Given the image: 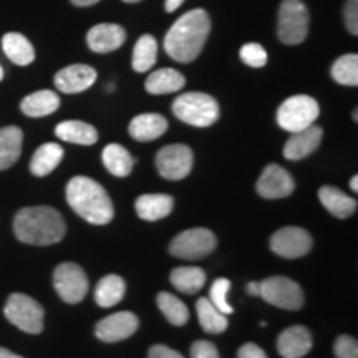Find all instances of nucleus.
I'll use <instances>...</instances> for the list:
<instances>
[{
	"mask_svg": "<svg viewBox=\"0 0 358 358\" xmlns=\"http://www.w3.org/2000/svg\"><path fill=\"white\" fill-rule=\"evenodd\" d=\"M217 239L214 232L204 227H194V229L182 231L169 244V254L185 261H196L203 259L216 249Z\"/></svg>",
	"mask_w": 358,
	"mask_h": 358,
	"instance_id": "obj_8",
	"label": "nucleus"
},
{
	"mask_svg": "<svg viewBox=\"0 0 358 358\" xmlns=\"http://www.w3.org/2000/svg\"><path fill=\"white\" fill-rule=\"evenodd\" d=\"M312 343L310 330L303 325H294L279 335L277 350L284 358H302L310 352Z\"/></svg>",
	"mask_w": 358,
	"mask_h": 358,
	"instance_id": "obj_18",
	"label": "nucleus"
},
{
	"mask_svg": "<svg viewBox=\"0 0 358 358\" xmlns=\"http://www.w3.org/2000/svg\"><path fill=\"white\" fill-rule=\"evenodd\" d=\"M310 13L302 0H284L279 8L277 35L285 45H299L307 38Z\"/></svg>",
	"mask_w": 358,
	"mask_h": 358,
	"instance_id": "obj_5",
	"label": "nucleus"
},
{
	"mask_svg": "<svg viewBox=\"0 0 358 358\" xmlns=\"http://www.w3.org/2000/svg\"><path fill=\"white\" fill-rule=\"evenodd\" d=\"M3 80V69H2V65H0V82H2Z\"/></svg>",
	"mask_w": 358,
	"mask_h": 358,
	"instance_id": "obj_47",
	"label": "nucleus"
},
{
	"mask_svg": "<svg viewBox=\"0 0 358 358\" xmlns=\"http://www.w3.org/2000/svg\"><path fill=\"white\" fill-rule=\"evenodd\" d=\"M319 103L308 95H295L285 100L277 110V123L289 133H297L315 123L319 118Z\"/></svg>",
	"mask_w": 358,
	"mask_h": 358,
	"instance_id": "obj_6",
	"label": "nucleus"
},
{
	"mask_svg": "<svg viewBox=\"0 0 358 358\" xmlns=\"http://www.w3.org/2000/svg\"><path fill=\"white\" fill-rule=\"evenodd\" d=\"M182 3H185V0H164V8H166V12L171 13L174 10H178Z\"/></svg>",
	"mask_w": 358,
	"mask_h": 358,
	"instance_id": "obj_42",
	"label": "nucleus"
},
{
	"mask_svg": "<svg viewBox=\"0 0 358 358\" xmlns=\"http://www.w3.org/2000/svg\"><path fill=\"white\" fill-rule=\"evenodd\" d=\"M194 156L189 146L186 145H169L159 150L156 155V168L164 179L179 181L191 173Z\"/></svg>",
	"mask_w": 358,
	"mask_h": 358,
	"instance_id": "obj_11",
	"label": "nucleus"
},
{
	"mask_svg": "<svg viewBox=\"0 0 358 358\" xmlns=\"http://www.w3.org/2000/svg\"><path fill=\"white\" fill-rule=\"evenodd\" d=\"M229 289H231L229 279H224V277H221V279L214 282L211 290H209V301H211L213 306L216 307L219 312H222L224 315H231V313L234 312V308L229 306V302H227L226 299Z\"/></svg>",
	"mask_w": 358,
	"mask_h": 358,
	"instance_id": "obj_35",
	"label": "nucleus"
},
{
	"mask_svg": "<svg viewBox=\"0 0 358 358\" xmlns=\"http://www.w3.org/2000/svg\"><path fill=\"white\" fill-rule=\"evenodd\" d=\"M168 120L158 113H143L134 116L129 123V136L136 141H153L168 131Z\"/></svg>",
	"mask_w": 358,
	"mask_h": 358,
	"instance_id": "obj_19",
	"label": "nucleus"
},
{
	"mask_svg": "<svg viewBox=\"0 0 358 358\" xmlns=\"http://www.w3.org/2000/svg\"><path fill=\"white\" fill-rule=\"evenodd\" d=\"M237 358H268L267 353L256 343H244L237 352Z\"/></svg>",
	"mask_w": 358,
	"mask_h": 358,
	"instance_id": "obj_40",
	"label": "nucleus"
},
{
	"mask_svg": "<svg viewBox=\"0 0 358 358\" xmlns=\"http://www.w3.org/2000/svg\"><path fill=\"white\" fill-rule=\"evenodd\" d=\"M70 2L78 7H90V6H95V3L100 2V0H70Z\"/></svg>",
	"mask_w": 358,
	"mask_h": 358,
	"instance_id": "obj_44",
	"label": "nucleus"
},
{
	"mask_svg": "<svg viewBox=\"0 0 358 358\" xmlns=\"http://www.w3.org/2000/svg\"><path fill=\"white\" fill-rule=\"evenodd\" d=\"M127 40V32L122 25L98 24L90 29L87 43L90 50L95 53H110L118 50Z\"/></svg>",
	"mask_w": 358,
	"mask_h": 358,
	"instance_id": "obj_17",
	"label": "nucleus"
},
{
	"mask_svg": "<svg viewBox=\"0 0 358 358\" xmlns=\"http://www.w3.org/2000/svg\"><path fill=\"white\" fill-rule=\"evenodd\" d=\"M140 327V320L133 312H116L96 324L95 334L101 342L115 343L131 337Z\"/></svg>",
	"mask_w": 358,
	"mask_h": 358,
	"instance_id": "obj_13",
	"label": "nucleus"
},
{
	"mask_svg": "<svg viewBox=\"0 0 358 358\" xmlns=\"http://www.w3.org/2000/svg\"><path fill=\"white\" fill-rule=\"evenodd\" d=\"M186 85L185 75L179 73L174 69H161L156 70L146 78L145 88L151 95H168V93H176Z\"/></svg>",
	"mask_w": 358,
	"mask_h": 358,
	"instance_id": "obj_23",
	"label": "nucleus"
},
{
	"mask_svg": "<svg viewBox=\"0 0 358 358\" xmlns=\"http://www.w3.org/2000/svg\"><path fill=\"white\" fill-rule=\"evenodd\" d=\"M138 216L145 221H159L169 216L174 208V199L168 194H143L134 203Z\"/></svg>",
	"mask_w": 358,
	"mask_h": 358,
	"instance_id": "obj_22",
	"label": "nucleus"
},
{
	"mask_svg": "<svg viewBox=\"0 0 358 358\" xmlns=\"http://www.w3.org/2000/svg\"><path fill=\"white\" fill-rule=\"evenodd\" d=\"M60 108V96L52 90H40L30 93L20 103V110L30 118H42L48 116Z\"/></svg>",
	"mask_w": 358,
	"mask_h": 358,
	"instance_id": "obj_21",
	"label": "nucleus"
},
{
	"mask_svg": "<svg viewBox=\"0 0 358 358\" xmlns=\"http://www.w3.org/2000/svg\"><path fill=\"white\" fill-rule=\"evenodd\" d=\"M350 187H352V191L358 192V176H353L350 179Z\"/></svg>",
	"mask_w": 358,
	"mask_h": 358,
	"instance_id": "obj_46",
	"label": "nucleus"
},
{
	"mask_svg": "<svg viewBox=\"0 0 358 358\" xmlns=\"http://www.w3.org/2000/svg\"><path fill=\"white\" fill-rule=\"evenodd\" d=\"M66 201L70 208L95 226H105L113 219L115 209L108 192L100 182L88 176H75L66 185Z\"/></svg>",
	"mask_w": 358,
	"mask_h": 358,
	"instance_id": "obj_3",
	"label": "nucleus"
},
{
	"mask_svg": "<svg viewBox=\"0 0 358 358\" xmlns=\"http://www.w3.org/2000/svg\"><path fill=\"white\" fill-rule=\"evenodd\" d=\"M335 358H358V343L350 335H340L334 345Z\"/></svg>",
	"mask_w": 358,
	"mask_h": 358,
	"instance_id": "obj_37",
	"label": "nucleus"
},
{
	"mask_svg": "<svg viewBox=\"0 0 358 358\" xmlns=\"http://www.w3.org/2000/svg\"><path fill=\"white\" fill-rule=\"evenodd\" d=\"M196 310H198L199 324L203 327L204 332L222 334L227 329V325H229L226 315L222 312H219L209 299H199L198 303H196Z\"/></svg>",
	"mask_w": 358,
	"mask_h": 358,
	"instance_id": "obj_32",
	"label": "nucleus"
},
{
	"mask_svg": "<svg viewBox=\"0 0 358 358\" xmlns=\"http://www.w3.org/2000/svg\"><path fill=\"white\" fill-rule=\"evenodd\" d=\"M343 17H345V25L352 35L358 34V0H348L345 8H343Z\"/></svg>",
	"mask_w": 358,
	"mask_h": 358,
	"instance_id": "obj_39",
	"label": "nucleus"
},
{
	"mask_svg": "<svg viewBox=\"0 0 358 358\" xmlns=\"http://www.w3.org/2000/svg\"><path fill=\"white\" fill-rule=\"evenodd\" d=\"M150 358H185L181 353L173 350L166 345H155L150 348V353H148Z\"/></svg>",
	"mask_w": 358,
	"mask_h": 358,
	"instance_id": "obj_41",
	"label": "nucleus"
},
{
	"mask_svg": "<svg viewBox=\"0 0 358 358\" xmlns=\"http://www.w3.org/2000/svg\"><path fill=\"white\" fill-rule=\"evenodd\" d=\"M332 77L337 83L345 87L358 85V57L355 53H347L340 57L332 66Z\"/></svg>",
	"mask_w": 358,
	"mask_h": 358,
	"instance_id": "obj_34",
	"label": "nucleus"
},
{
	"mask_svg": "<svg viewBox=\"0 0 358 358\" xmlns=\"http://www.w3.org/2000/svg\"><path fill=\"white\" fill-rule=\"evenodd\" d=\"M103 164L108 171L113 174V176L118 178H127L129 173L133 171L134 166V158L129 155V151L127 148H123L122 145H108L105 146L101 155Z\"/></svg>",
	"mask_w": 358,
	"mask_h": 358,
	"instance_id": "obj_28",
	"label": "nucleus"
},
{
	"mask_svg": "<svg viewBox=\"0 0 358 358\" xmlns=\"http://www.w3.org/2000/svg\"><path fill=\"white\" fill-rule=\"evenodd\" d=\"M261 297L272 306L285 310H299L303 306V292L297 282L289 277H268L261 282Z\"/></svg>",
	"mask_w": 358,
	"mask_h": 358,
	"instance_id": "obj_9",
	"label": "nucleus"
},
{
	"mask_svg": "<svg viewBox=\"0 0 358 358\" xmlns=\"http://www.w3.org/2000/svg\"><path fill=\"white\" fill-rule=\"evenodd\" d=\"M24 133L19 127H6L0 129V171L12 168L20 158Z\"/></svg>",
	"mask_w": 358,
	"mask_h": 358,
	"instance_id": "obj_24",
	"label": "nucleus"
},
{
	"mask_svg": "<svg viewBox=\"0 0 358 358\" xmlns=\"http://www.w3.org/2000/svg\"><path fill=\"white\" fill-rule=\"evenodd\" d=\"M53 287L66 303H78L88 292V277L78 264H60L53 272Z\"/></svg>",
	"mask_w": 358,
	"mask_h": 358,
	"instance_id": "obj_10",
	"label": "nucleus"
},
{
	"mask_svg": "<svg viewBox=\"0 0 358 358\" xmlns=\"http://www.w3.org/2000/svg\"><path fill=\"white\" fill-rule=\"evenodd\" d=\"M241 60L252 69H261L267 64V52L259 43H245L241 48Z\"/></svg>",
	"mask_w": 358,
	"mask_h": 358,
	"instance_id": "obj_36",
	"label": "nucleus"
},
{
	"mask_svg": "<svg viewBox=\"0 0 358 358\" xmlns=\"http://www.w3.org/2000/svg\"><path fill=\"white\" fill-rule=\"evenodd\" d=\"M156 302H158V307L163 312V315L173 325L182 327L189 320V310H187L186 303L179 297H176V295L169 292H159L158 297H156Z\"/></svg>",
	"mask_w": 358,
	"mask_h": 358,
	"instance_id": "obj_33",
	"label": "nucleus"
},
{
	"mask_svg": "<svg viewBox=\"0 0 358 358\" xmlns=\"http://www.w3.org/2000/svg\"><path fill=\"white\" fill-rule=\"evenodd\" d=\"M173 113L182 123L191 124V127L206 128L211 127L219 120V103L216 98L206 95L201 92L182 93L173 103Z\"/></svg>",
	"mask_w": 358,
	"mask_h": 358,
	"instance_id": "obj_4",
	"label": "nucleus"
},
{
	"mask_svg": "<svg viewBox=\"0 0 358 358\" xmlns=\"http://www.w3.org/2000/svg\"><path fill=\"white\" fill-rule=\"evenodd\" d=\"M319 199L327 211L338 219L350 217L357 211V201L338 187L322 186L319 189Z\"/></svg>",
	"mask_w": 358,
	"mask_h": 358,
	"instance_id": "obj_20",
	"label": "nucleus"
},
{
	"mask_svg": "<svg viewBox=\"0 0 358 358\" xmlns=\"http://www.w3.org/2000/svg\"><path fill=\"white\" fill-rule=\"evenodd\" d=\"M249 295H259L261 294V282H250L248 285Z\"/></svg>",
	"mask_w": 358,
	"mask_h": 358,
	"instance_id": "obj_43",
	"label": "nucleus"
},
{
	"mask_svg": "<svg viewBox=\"0 0 358 358\" xmlns=\"http://www.w3.org/2000/svg\"><path fill=\"white\" fill-rule=\"evenodd\" d=\"M62 159H64V148L57 143H45L35 151L30 161V171L38 178L48 176L62 163Z\"/></svg>",
	"mask_w": 358,
	"mask_h": 358,
	"instance_id": "obj_26",
	"label": "nucleus"
},
{
	"mask_svg": "<svg viewBox=\"0 0 358 358\" xmlns=\"http://www.w3.org/2000/svg\"><path fill=\"white\" fill-rule=\"evenodd\" d=\"M271 249L285 259L303 257L312 249V236L303 227H282L271 237Z\"/></svg>",
	"mask_w": 358,
	"mask_h": 358,
	"instance_id": "obj_12",
	"label": "nucleus"
},
{
	"mask_svg": "<svg viewBox=\"0 0 358 358\" xmlns=\"http://www.w3.org/2000/svg\"><path fill=\"white\" fill-rule=\"evenodd\" d=\"M173 287L182 294H196L204 287L206 272L201 267H176L169 275Z\"/></svg>",
	"mask_w": 358,
	"mask_h": 358,
	"instance_id": "obj_30",
	"label": "nucleus"
},
{
	"mask_svg": "<svg viewBox=\"0 0 358 358\" xmlns=\"http://www.w3.org/2000/svg\"><path fill=\"white\" fill-rule=\"evenodd\" d=\"M127 292V284L120 275H106L98 282L95 289V301L100 307L108 308L123 301Z\"/></svg>",
	"mask_w": 358,
	"mask_h": 358,
	"instance_id": "obj_29",
	"label": "nucleus"
},
{
	"mask_svg": "<svg viewBox=\"0 0 358 358\" xmlns=\"http://www.w3.org/2000/svg\"><path fill=\"white\" fill-rule=\"evenodd\" d=\"M7 320L22 332L40 334L43 330V307L25 294H12L3 308Z\"/></svg>",
	"mask_w": 358,
	"mask_h": 358,
	"instance_id": "obj_7",
	"label": "nucleus"
},
{
	"mask_svg": "<svg viewBox=\"0 0 358 358\" xmlns=\"http://www.w3.org/2000/svg\"><path fill=\"white\" fill-rule=\"evenodd\" d=\"M55 134L60 140L82 146L95 145L98 141V131L95 127H92L90 123L78 122V120H69V122L60 123L55 128Z\"/></svg>",
	"mask_w": 358,
	"mask_h": 358,
	"instance_id": "obj_25",
	"label": "nucleus"
},
{
	"mask_svg": "<svg viewBox=\"0 0 358 358\" xmlns=\"http://www.w3.org/2000/svg\"><path fill=\"white\" fill-rule=\"evenodd\" d=\"M2 48L8 57V60L15 65L25 66L35 60V50L30 40H27L22 34L10 32L6 34L2 38Z\"/></svg>",
	"mask_w": 358,
	"mask_h": 358,
	"instance_id": "obj_27",
	"label": "nucleus"
},
{
	"mask_svg": "<svg viewBox=\"0 0 358 358\" xmlns=\"http://www.w3.org/2000/svg\"><path fill=\"white\" fill-rule=\"evenodd\" d=\"M191 358H221L216 345L208 340H198L191 345Z\"/></svg>",
	"mask_w": 358,
	"mask_h": 358,
	"instance_id": "obj_38",
	"label": "nucleus"
},
{
	"mask_svg": "<svg viewBox=\"0 0 358 358\" xmlns=\"http://www.w3.org/2000/svg\"><path fill=\"white\" fill-rule=\"evenodd\" d=\"M158 58V43L153 35H143L134 45L133 50V70L138 73H145L151 70Z\"/></svg>",
	"mask_w": 358,
	"mask_h": 358,
	"instance_id": "obj_31",
	"label": "nucleus"
},
{
	"mask_svg": "<svg viewBox=\"0 0 358 358\" xmlns=\"http://www.w3.org/2000/svg\"><path fill=\"white\" fill-rule=\"evenodd\" d=\"M123 2H128V3H136V2H140V0H123Z\"/></svg>",
	"mask_w": 358,
	"mask_h": 358,
	"instance_id": "obj_48",
	"label": "nucleus"
},
{
	"mask_svg": "<svg viewBox=\"0 0 358 358\" xmlns=\"http://www.w3.org/2000/svg\"><path fill=\"white\" fill-rule=\"evenodd\" d=\"M295 189V182L290 174L279 164H268L257 181V192L266 199L287 198Z\"/></svg>",
	"mask_w": 358,
	"mask_h": 358,
	"instance_id": "obj_14",
	"label": "nucleus"
},
{
	"mask_svg": "<svg viewBox=\"0 0 358 358\" xmlns=\"http://www.w3.org/2000/svg\"><path fill=\"white\" fill-rule=\"evenodd\" d=\"M211 32V20L203 8L186 12L174 22L164 37V50L173 60L189 64L203 52Z\"/></svg>",
	"mask_w": 358,
	"mask_h": 358,
	"instance_id": "obj_1",
	"label": "nucleus"
},
{
	"mask_svg": "<svg viewBox=\"0 0 358 358\" xmlns=\"http://www.w3.org/2000/svg\"><path fill=\"white\" fill-rule=\"evenodd\" d=\"M17 239L30 245H52L60 243L66 232V224L57 209L48 206L24 208L13 219Z\"/></svg>",
	"mask_w": 358,
	"mask_h": 358,
	"instance_id": "obj_2",
	"label": "nucleus"
},
{
	"mask_svg": "<svg viewBox=\"0 0 358 358\" xmlns=\"http://www.w3.org/2000/svg\"><path fill=\"white\" fill-rule=\"evenodd\" d=\"M96 82V70L90 65H70L55 75V87L66 95H75L88 90Z\"/></svg>",
	"mask_w": 358,
	"mask_h": 358,
	"instance_id": "obj_15",
	"label": "nucleus"
},
{
	"mask_svg": "<svg viewBox=\"0 0 358 358\" xmlns=\"http://www.w3.org/2000/svg\"><path fill=\"white\" fill-rule=\"evenodd\" d=\"M322 136H324L322 128L317 127V124H310V127L306 129L292 133V136H290L287 143L284 145V151H282V155H284L285 159H290V161H299V159L307 158L308 155H312L313 151L319 148Z\"/></svg>",
	"mask_w": 358,
	"mask_h": 358,
	"instance_id": "obj_16",
	"label": "nucleus"
},
{
	"mask_svg": "<svg viewBox=\"0 0 358 358\" xmlns=\"http://www.w3.org/2000/svg\"><path fill=\"white\" fill-rule=\"evenodd\" d=\"M0 358H24L20 355H17V353H13L10 350H7V348L0 347Z\"/></svg>",
	"mask_w": 358,
	"mask_h": 358,
	"instance_id": "obj_45",
	"label": "nucleus"
}]
</instances>
